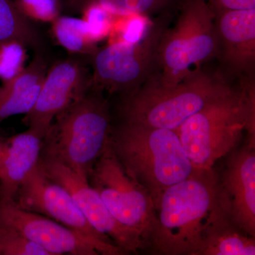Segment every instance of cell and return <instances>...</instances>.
I'll return each mask as SVG.
<instances>
[{"mask_svg":"<svg viewBox=\"0 0 255 255\" xmlns=\"http://www.w3.org/2000/svg\"><path fill=\"white\" fill-rule=\"evenodd\" d=\"M155 209L149 247L162 255H196L210 226L228 207L211 168L195 169L187 179L166 189Z\"/></svg>","mask_w":255,"mask_h":255,"instance_id":"cell-1","label":"cell"},{"mask_svg":"<svg viewBox=\"0 0 255 255\" xmlns=\"http://www.w3.org/2000/svg\"><path fill=\"white\" fill-rule=\"evenodd\" d=\"M176 132L194 169H211L234 150L243 134L255 147V76L240 78L238 86L206 106Z\"/></svg>","mask_w":255,"mask_h":255,"instance_id":"cell-2","label":"cell"},{"mask_svg":"<svg viewBox=\"0 0 255 255\" xmlns=\"http://www.w3.org/2000/svg\"><path fill=\"white\" fill-rule=\"evenodd\" d=\"M232 87L221 70L197 69L172 86L162 85L152 75L135 92L124 96L119 114L124 122L175 130Z\"/></svg>","mask_w":255,"mask_h":255,"instance_id":"cell-3","label":"cell"},{"mask_svg":"<svg viewBox=\"0 0 255 255\" xmlns=\"http://www.w3.org/2000/svg\"><path fill=\"white\" fill-rule=\"evenodd\" d=\"M109 142L128 173L153 199L189 177L195 169L175 130L122 122L112 127Z\"/></svg>","mask_w":255,"mask_h":255,"instance_id":"cell-4","label":"cell"},{"mask_svg":"<svg viewBox=\"0 0 255 255\" xmlns=\"http://www.w3.org/2000/svg\"><path fill=\"white\" fill-rule=\"evenodd\" d=\"M111 123L108 102L92 87L55 117L43 137L40 159L63 164L88 179L108 143Z\"/></svg>","mask_w":255,"mask_h":255,"instance_id":"cell-5","label":"cell"},{"mask_svg":"<svg viewBox=\"0 0 255 255\" xmlns=\"http://www.w3.org/2000/svg\"><path fill=\"white\" fill-rule=\"evenodd\" d=\"M215 13L207 0H186L177 22L164 30L157 53L155 78L172 86L216 58Z\"/></svg>","mask_w":255,"mask_h":255,"instance_id":"cell-6","label":"cell"},{"mask_svg":"<svg viewBox=\"0 0 255 255\" xmlns=\"http://www.w3.org/2000/svg\"><path fill=\"white\" fill-rule=\"evenodd\" d=\"M166 23H153L135 41L109 43L94 53L91 87L124 96L135 92L157 66V48Z\"/></svg>","mask_w":255,"mask_h":255,"instance_id":"cell-7","label":"cell"},{"mask_svg":"<svg viewBox=\"0 0 255 255\" xmlns=\"http://www.w3.org/2000/svg\"><path fill=\"white\" fill-rule=\"evenodd\" d=\"M88 180L117 221L140 233L149 247L156 223L155 202L149 191L129 175L110 142Z\"/></svg>","mask_w":255,"mask_h":255,"instance_id":"cell-8","label":"cell"},{"mask_svg":"<svg viewBox=\"0 0 255 255\" xmlns=\"http://www.w3.org/2000/svg\"><path fill=\"white\" fill-rule=\"evenodd\" d=\"M13 202L72 230L95 247L100 255H124L110 238L92 227L70 193L48 177L39 163L18 188Z\"/></svg>","mask_w":255,"mask_h":255,"instance_id":"cell-9","label":"cell"},{"mask_svg":"<svg viewBox=\"0 0 255 255\" xmlns=\"http://www.w3.org/2000/svg\"><path fill=\"white\" fill-rule=\"evenodd\" d=\"M39 164L48 177L70 193L92 227L110 238L124 255L137 254L148 247L140 233L117 221L87 178L53 161L40 159Z\"/></svg>","mask_w":255,"mask_h":255,"instance_id":"cell-10","label":"cell"},{"mask_svg":"<svg viewBox=\"0 0 255 255\" xmlns=\"http://www.w3.org/2000/svg\"><path fill=\"white\" fill-rule=\"evenodd\" d=\"M91 87L86 71L73 60L55 64L42 82L38 99L23 123L43 137L55 117L68 108Z\"/></svg>","mask_w":255,"mask_h":255,"instance_id":"cell-11","label":"cell"},{"mask_svg":"<svg viewBox=\"0 0 255 255\" xmlns=\"http://www.w3.org/2000/svg\"><path fill=\"white\" fill-rule=\"evenodd\" d=\"M0 226L12 228L50 255H98L95 247L72 230L43 215L0 201Z\"/></svg>","mask_w":255,"mask_h":255,"instance_id":"cell-12","label":"cell"},{"mask_svg":"<svg viewBox=\"0 0 255 255\" xmlns=\"http://www.w3.org/2000/svg\"><path fill=\"white\" fill-rule=\"evenodd\" d=\"M215 13L217 56L228 76H255V9Z\"/></svg>","mask_w":255,"mask_h":255,"instance_id":"cell-13","label":"cell"},{"mask_svg":"<svg viewBox=\"0 0 255 255\" xmlns=\"http://www.w3.org/2000/svg\"><path fill=\"white\" fill-rule=\"evenodd\" d=\"M255 150L246 144L233 152L219 179L231 219L253 237L255 236Z\"/></svg>","mask_w":255,"mask_h":255,"instance_id":"cell-14","label":"cell"},{"mask_svg":"<svg viewBox=\"0 0 255 255\" xmlns=\"http://www.w3.org/2000/svg\"><path fill=\"white\" fill-rule=\"evenodd\" d=\"M43 138L41 134L28 128L3 141L0 201H14L18 188L39 163Z\"/></svg>","mask_w":255,"mask_h":255,"instance_id":"cell-15","label":"cell"},{"mask_svg":"<svg viewBox=\"0 0 255 255\" xmlns=\"http://www.w3.org/2000/svg\"><path fill=\"white\" fill-rule=\"evenodd\" d=\"M46 72L44 61L37 58L16 77L4 82L0 93V124L10 117L31 112Z\"/></svg>","mask_w":255,"mask_h":255,"instance_id":"cell-16","label":"cell"},{"mask_svg":"<svg viewBox=\"0 0 255 255\" xmlns=\"http://www.w3.org/2000/svg\"><path fill=\"white\" fill-rule=\"evenodd\" d=\"M255 255V237L235 224L225 210L210 226L196 255Z\"/></svg>","mask_w":255,"mask_h":255,"instance_id":"cell-17","label":"cell"},{"mask_svg":"<svg viewBox=\"0 0 255 255\" xmlns=\"http://www.w3.org/2000/svg\"><path fill=\"white\" fill-rule=\"evenodd\" d=\"M51 23L55 39L70 53L94 54L97 50V42L82 18L59 16Z\"/></svg>","mask_w":255,"mask_h":255,"instance_id":"cell-18","label":"cell"},{"mask_svg":"<svg viewBox=\"0 0 255 255\" xmlns=\"http://www.w3.org/2000/svg\"><path fill=\"white\" fill-rule=\"evenodd\" d=\"M36 37L28 18L20 12L14 1L0 0V43L17 41L26 46L36 43Z\"/></svg>","mask_w":255,"mask_h":255,"instance_id":"cell-19","label":"cell"},{"mask_svg":"<svg viewBox=\"0 0 255 255\" xmlns=\"http://www.w3.org/2000/svg\"><path fill=\"white\" fill-rule=\"evenodd\" d=\"M83 5L95 4L117 16H147L162 11L174 0H74Z\"/></svg>","mask_w":255,"mask_h":255,"instance_id":"cell-20","label":"cell"},{"mask_svg":"<svg viewBox=\"0 0 255 255\" xmlns=\"http://www.w3.org/2000/svg\"><path fill=\"white\" fill-rule=\"evenodd\" d=\"M25 45L17 41L0 43V80L6 82L18 75L25 68Z\"/></svg>","mask_w":255,"mask_h":255,"instance_id":"cell-21","label":"cell"},{"mask_svg":"<svg viewBox=\"0 0 255 255\" xmlns=\"http://www.w3.org/2000/svg\"><path fill=\"white\" fill-rule=\"evenodd\" d=\"M0 255H50L12 228L0 226Z\"/></svg>","mask_w":255,"mask_h":255,"instance_id":"cell-22","label":"cell"},{"mask_svg":"<svg viewBox=\"0 0 255 255\" xmlns=\"http://www.w3.org/2000/svg\"><path fill=\"white\" fill-rule=\"evenodd\" d=\"M14 4L28 19L51 23L59 16L58 0H16Z\"/></svg>","mask_w":255,"mask_h":255,"instance_id":"cell-23","label":"cell"},{"mask_svg":"<svg viewBox=\"0 0 255 255\" xmlns=\"http://www.w3.org/2000/svg\"><path fill=\"white\" fill-rule=\"evenodd\" d=\"M114 15L95 4L84 6L83 17L90 34L95 42L108 36L113 26Z\"/></svg>","mask_w":255,"mask_h":255,"instance_id":"cell-24","label":"cell"},{"mask_svg":"<svg viewBox=\"0 0 255 255\" xmlns=\"http://www.w3.org/2000/svg\"><path fill=\"white\" fill-rule=\"evenodd\" d=\"M214 12L222 10L255 9V0H207Z\"/></svg>","mask_w":255,"mask_h":255,"instance_id":"cell-25","label":"cell"},{"mask_svg":"<svg viewBox=\"0 0 255 255\" xmlns=\"http://www.w3.org/2000/svg\"><path fill=\"white\" fill-rule=\"evenodd\" d=\"M3 150V141L0 140V159H1V154H2Z\"/></svg>","mask_w":255,"mask_h":255,"instance_id":"cell-26","label":"cell"},{"mask_svg":"<svg viewBox=\"0 0 255 255\" xmlns=\"http://www.w3.org/2000/svg\"><path fill=\"white\" fill-rule=\"evenodd\" d=\"M0 93H1V87H0Z\"/></svg>","mask_w":255,"mask_h":255,"instance_id":"cell-27","label":"cell"}]
</instances>
